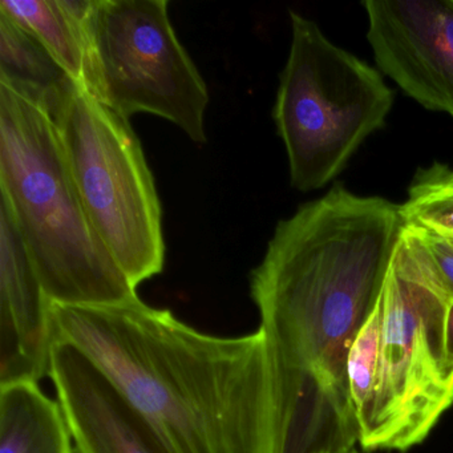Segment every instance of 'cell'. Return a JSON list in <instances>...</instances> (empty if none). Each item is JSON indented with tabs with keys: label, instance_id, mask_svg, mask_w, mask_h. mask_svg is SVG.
<instances>
[{
	"label": "cell",
	"instance_id": "obj_1",
	"mask_svg": "<svg viewBox=\"0 0 453 453\" xmlns=\"http://www.w3.org/2000/svg\"><path fill=\"white\" fill-rule=\"evenodd\" d=\"M403 229L400 205L343 185L275 226L250 293L291 439L338 441L357 432L349 352L378 304Z\"/></svg>",
	"mask_w": 453,
	"mask_h": 453
},
{
	"label": "cell",
	"instance_id": "obj_2",
	"mask_svg": "<svg viewBox=\"0 0 453 453\" xmlns=\"http://www.w3.org/2000/svg\"><path fill=\"white\" fill-rule=\"evenodd\" d=\"M52 341L91 359L168 453H278V410L262 328L211 335L140 298L52 303Z\"/></svg>",
	"mask_w": 453,
	"mask_h": 453
},
{
	"label": "cell",
	"instance_id": "obj_3",
	"mask_svg": "<svg viewBox=\"0 0 453 453\" xmlns=\"http://www.w3.org/2000/svg\"><path fill=\"white\" fill-rule=\"evenodd\" d=\"M449 304L395 254L378 304L347 360L363 449L405 452L421 444L452 407L453 363L445 343Z\"/></svg>",
	"mask_w": 453,
	"mask_h": 453
},
{
	"label": "cell",
	"instance_id": "obj_4",
	"mask_svg": "<svg viewBox=\"0 0 453 453\" xmlns=\"http://www.w3.org/2000/svg\"><path fill=\"white\" fill-rule=\"evenodd\" d=\"M0 190L52 303L139 298L87 216L49 113L2 84Z\"/></svg>",
	"mask_w": 453,
	"mask_h": 453
},
{
	"label": "cell",
	"instance_id": "obj_5",
	"mask_svg": "<svg viewBox=\"0 0 453 453\" xmlns=\"http://www.w3.org/2000/svg\"><path fill=\"white\" fill-rule=\"evenodd\" d=\"M291 44L273 119L285 145L290 181L311 192L333 181L360 145L386 126L394 91L380 71L290 12Z\"/></svg>",
	"mask_w": 453,
	"mask_h": 453
},
{
	"label": "cell",
	"instance_id": "obj_6",
	"mask_svg": "<svg viewBox=\"0 0 453 453\" xmlns=\"http://www.w3.org/2000/svg\"><path fill=\"white\" fill-rule=\"evenodd\" d=\"M47 113L95 232L137 290L165 265L163 209L139 137L78 83Z\"/></svg>",
	"mask_w": 453,
	"mask_h": 453
},
{
	"label": "cell",
	"instance_id": "obj_7",
	"mask_svg": "<svg viewBox=\"0 0 453 453\" xmlns=\"http://www.w3.org/2000/svg\"><path fill=\"white\" fill-rule=\"evenodd\" d=\"M166 0H94L84 20L83 87L126 119L150 113L206 142L209 92Z\"/></svg>",
	"mask_w": 453,
	"mask_h": 453
},
{
	"label": "cell",
	"instance_id": "obj_8",
	"mask_svg": "<svg viewBox=\"0 0 453 453\" xmlns=\"http://www.w3.org/2000/svg\"><path fill=\"white\" fill-rule=\"evenodd\" d=\"M379 71L411 99L453 118V0H365Z\"/></svg>",
	"mask_w": 453,
	"mask_h": 453
},
{
	"label": "cell",
	"instance_id": "obj_9",
	"mask_svg": "<svg viewBox=\"0 0 453 453\" xmlns=\"http://www.w3.org/2000/svg\"><path fill=\"white\" fill-rule=\"evenodd\" d=\"M49 375L78 453H168L123 392L73 344L52 341Z\"/></svg>",
	"mask_w": 453,
	"mask_h": 453
},
{
	"label": "cell",
	"instance_id": "obj_10",
	"mask_svg": "<svg viewBox=\"0 0 453 453\" xmlns=\"http://www.w3.org/2000/svg\"><path fill=\"white\" fill-rule=\"evenodd\" d=\"M52 302L14 216L0 203V384L49 375Z\"/></svg>",
	"mask_w": 453,
	"mask_h": 453
},
{
	"label": "cell",
	"instance_id": "obj_11",
	"mask_svg": "<svg viewBox=\"0 0 453 453\" xmlns=\"http://www.w3.org/2000/svg\"><path fill=\"white\" fill-rule=\"evenodd\" d=\"M0 453H73L62 407L35 381L0 384Z\"/></svg>",
	"mask_w": 453,
	"mask_h": 453
},
{
	"label": "cell",
	"instance_id": "obj_12",
	"mask_svg": "<svg viewBox=\"0 0 453 453\" xmlns=\"http://www.w3.org/2000/svg\"><path fill=\"white\" fill-rule=\"evenodd\" d=\"M92 6L94 0H4L0 14L30 33L81 86L83 26Z\"/></svg>",
	"mask_w": 453,
	"mask_h": 453
},
{
	"label": "cell",
	"instance_id": "obj_13",
	"mask_svg": "<svg viewBox=\"0 0 453 453\" xmlns=\"http://www.w3.org/2000/svg\"><path fill=\"white\" fill-rule=\"evenodd\" d=\"M73 83L76 81L30 33L0 14L2 86L49 112Z\"/></svg>",
	"mask_w": 453,
	"mask_h": 453
},
{
	"label": "cell",
	"instance_id": "obj_14",
	"mask_svg": "<svg viewBox=\"0 0 453 453\" xmlns=\"http://www.w3.org/2000/svg\"><path fill=\"white\" fill-rule=\"evenodd\" d=\"M404 226H416L453 240V166L434 163L418 169L400 205Z\"/></svg>",
	"mask_w": 453,
	"mask_h": 453
},
{
	"label": "cell",
	"instance_id": "obj_15",
	"mask_svg": "<svg viewBox=\"0 0 453 453\" xmlns=\"http://www.w3.org/2000/svg\"><path fill=\"white\" fill-rule=\"evenodd\" d=\"M395 254L453 302V240L421 227L404 226Z\"/></svg>",
	"mask_w": 453,
	"mask_h": 453
},
{
	"label": "cell",
	"instance_id": "obj_16",
	"mask_svg": "<svg viewBox=\"0 0 453 453\" xmlns=\"http://www.w3.org/2000/svg\"><path fill=\"white\" fill-rule=\"evenodd\" d=\"M445 343H447L448 357L453 363V302H450L449 309H448Z\"/></svg>",
	"mask_w": 453,
	"mask_h": 453
},
{
	"label": "cell",
	"instance_id": "obj_17",
	"mask_svg": "<svg viewBox=\"0 0 453 453\" xmlns=\"http://www.w3.org/2000/svg\"><path fill=\"white\" fill-rule=\"evenodd\" d=\"M346 453H357V450L352 449V450H349V452H346Z\"/></svg>",
	"mask_w": 453,
	"mask_h": 453
}]
</instances>
